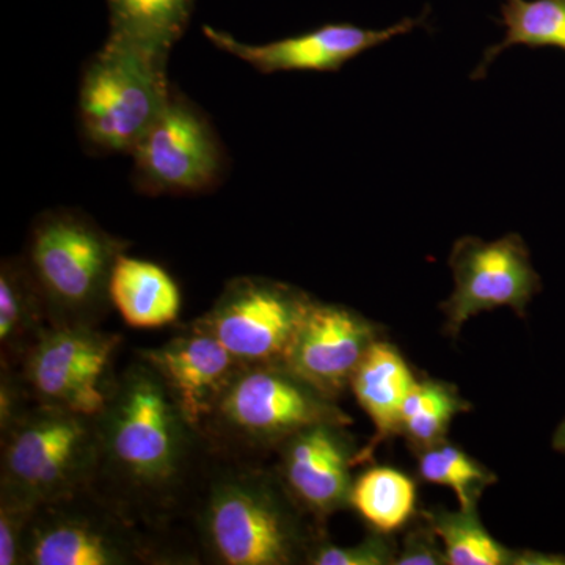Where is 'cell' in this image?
Returning <instances> with one entry per match:
<instances>
[{
    "instance_id": "1",
    "label": "cell",
    "mask_w": 565,
    "mask_h": 565,
    "mask_svg": "<svg viewBox=\"0 0 565 565\" xmlns=\"http://www.w3.org/2000/svg\"><path fill=\"white\" fill-rule=\"evenodd\" d=\"M96 423L99 493L152 530L191 514L214 452L139 356L117 375Z\"/></svg>"
},
{
    "instance_id": "2",
    "label": "cell",
    "mask_w": 565,
    "mask_h": 565,
    "mask_svg": "<svg viewBox=\"0 0 565 565\" xmlns=\"http://www.w3.org/2000/svg\"><path fill=\"white\" fill-rule=\"evenodd\" d=\"M202 559L217 565L307 564L326 537L275 467L212 457L191 511Z\"/></svg>"
},
{
    "instance_id": "3",
    "label": "cell",
    "mask_w": 565,
    "mask_h": 565,
    "mask_svg": "<svg viewBox=\"0 0 565 565\" xmlns=\"http://www.w3.org/2000/svg\"><path fill=\"white\" fill-rule=\"evenodd\" d=\"M122 512L95 487L36 505L24 565L199 564V555Z\"/></svg>"
},
{
    "instance_id": "4",
    "label": "cell",
    "mask_w": 565,
    "mask_h": 565,
    "mask_svg": "<svg viewBox=\"0 0 565 565\" xmlns=\"http://www.w3.org/2000/svg\"><path fill=\"white\" fill-rule=\"evenodd\" d=\"M128 248V241L106 232L82 211L41 212L24 258L52 326H102L114 308L111 273Z\"/></svg>"
},
{
    "instance_id": "5",
    "label": "cell",
    "mask_w": 565,
    "mask_h": 565,
    "mask_svg": "<svg viewBox=\"0 0 565 565\" xmlns=\"http://www.w3.org/2000/svg\"><path fill=\"white\" fill-rule=\"evenodd\" d=\"M318 423L351 426L352 418L286 364H250L230 385L204 437L215 456L256 460Z\"/></svg>"
},
{
    "instance_id": "6",
    "label": "cell",
    "mask_w": 565,
    "mask_h": 565,
    "mask_svg": "<svg viewBox=\"0 0 565 565\" xmlns=\"http://www.w3.org/2000/svg\"><path fill=\"white\" fill-rule=\"evenodd\" d=\"M96 416L33 404L0 434V493L39 505L95 487Z\"/></svg>"
},
{
    "instance_id": "7",
    "label": "cell",
    "mask_w": 565,
    "mask_h": 565,
    "mask_svg": "<svg viewBox=\"0 0 565 565\" xmlns=\"http://www.w3.org/2000/svg\"><path fill=\"white\" fill-rule=\"evenodd\" d=\"M169 58L107 36L82 71V139L102 154H132L172 95Z\"/></svg>"
},
{
    "instance_id": "8",
    "label": "cell",
    "mask_w": 565,
    "mask_h": 565,
    "mask_svg": "<svg viewBox=\"0 0 565 565\" xmlns=\"http://www.w3.org/2000/svg\"><path fill=\"white\" fill-rule=\"evenodd\" d=\"M121 334L102 326H51L25 355L20 371L33 403L96 416L114 392Z\"/></svg>"
},
{
    "instance_id": "9",
    "label": "cell",
    "mask_w": 565,
    "mask_h": 565,
    "mask_svg": "<svg viewBox=\"0 0 565 565\" xmlns=\"http://www.w3.org/2000/svg\"><path fill=\"white\" fill-rule=\"evenodd\" d=\"M132 181L145 195H199L221 184L226 156L210 118L172 90L132 151Z\"/></svg>"
},
{
    "instance_id": "10",
    "label": "cell",
    "mask_w": 565,
    "mask_h": 565,
    "mask_svg": "<svg viewBox=\"0 0 565 565\" xmlns=\"http://www.w3.org/2000/svg\"><path fill=\"white\" fill-rule=\"evenodd\" d=\"M315 297L274 278H232L196 321L244 366L282 363Z\"/></svg>"
},
{
    "instance_id": "11",
    "label": "cell",
    "mask_w": 565,
    "mask_h": 565,
    "mask_svg": "<svg viewBox=\"0 0 565 565\" xmlns=\"http://www.w3.org/2000/svg\"><path fill=\"white\" fill-rule=\"evenodd\" d=\"M448 264L455 277V291L440 305V310L449 337H457L475 316L497 308H511L523 318L527 305L542 288L530 248L515 233L490 243L473 236L460 237Z\"/></svg>"
},
{
    "instance_id": "12",
    "label": "cell",
    "mask_w": 565,
    "mask_h": 565,
    "mask_svg": "<svg viewBox=\"0 0 565 565\" xmlns=\"http://www.w3.org/2000/svg\"><path fill=\"white\" fill-rule=\"evenodd\" d=\"M359 451L348 424L341 423L305 427L274 451L282 484L323 531L330 516L351 508Z\"/></svg>"
},
{
    "instance_id": "13",
    "label": "cell",
    "mask_w": 565,
    "mask_h": 565,
    "mask_svg": "<svg viewBox=\"0 0 565 565\" xmlns=\"http://www.w3.org/2000/svg\"><path fill=\"white\" fill-rule=\"evenodd\" d=\"M137 356L159 375L174 404L203 435L222 397L244 367L196 319L158 348L140 349Z\"/></svg>"
},
{
    "instance_id": "14",
    "label": "cell",
    "mask_w": 565,
    "mask_h": 565,
    "mask_svg": "<svg viewBox=\"0 0 565 565\" xmlns=\"http://www.w3.org/2000/svg\"><path fill=\"white\" fill-rule=\"evenodd\" d=\"M381 340V329L344 305L313 299L282 364L338 401L351 388L352 375L367 349Z\"/></svg>"
},
{
    "instance_id": "15",
    "label": "cell",
    "mask_w": 565,
    "mask_h": 565,
    "mask_svg": "<svg viewBox=\"0 0 565 565\" xmlns=\"http://www.w3.org/2000/svg\"><path fill=\"white\" fill-rule=\"evenodd\" d=\"M427 11L418 18H404L392 28L373 31L359 25L326 24L302 35L289 36L266 44H245L230 33L204 25L203 32L218 50L228 52L263 74L289 71L334 73L363 52L385 44L394 36L405 35L426 24Z\"/></svg>"
},
{
    "instance_id": "16",
    "label": "cell",
    "mask_w": 565,
    "mask_h": 565,
    "mask_svg": "<svg viewBox=\"0 0 565 565\" xmlns=\"http://www.w3.org/2000/svg\"><path fill=\"white\" fill-rule=\"evenodd\" d=\"M416 381L418 379L397 348L382 338L364 353L352 375L351 390L356 403L373 422L375 434L356 455V467L371 462L379 446L394 435H401L404 403Z\"/></svg>"
},
{
    "instance_id": "17",
    "label": "cell",
    "mask_w": 565,
    "mask_h": 565,
    "mask_svg": "<svg viewBox=\"0 0 565 565\" xmlns=\"http://www.w3.org/2000/svg\"><path fill=\"white\" fill-rule=\"evenodd\" d=\"M111 307L134 329H159L180 318L182 296L159 264L121 255L110 278Z\"/></svg>"
},
{
    "instance_id": "18",
    "label": "cell",
    "mask_w": 565,
    "mask_h": 565,
    "mask_svg": "<svg viewBox=\"0 0 565 565\" xmlns=\"http://www.w3.org/2000/svg\"><path fill=\"white\" fill-rule=\"evenodd\" d=\"M51 326L46 305L24 255L0 263V366L20 370Z\"/></svg>"
},
{
    "instance_id": "19",
    "label": "cell",
    "mask_w": 565,
    "mask_h": 565,
    "mask_svg": "<svg viewBox=\"0 0 565 565\" xmlns=\"http://www.w3.org/2000/svg\"><path fill=\"white\" fill-rule=\"evenodd\" d=\"M110 39L170 58L188 28L193 0H107Z\"/></svg>"
},
{
    "instance_id": "20",
    "label": "cell",
    "mask_w": 565,
    "mask_h": 565,
    "mask_svg": "<svg viewBox=\"0 0 565 565\" xmlns=\"http://www.w3.org/2000/svg\"><path fill=\"white\" fill-rule=\"evenodd\" d=\"M351 508L371 531L397 533L418 514L415 481L396 468H370L353 481Z\"/></svg>"
},
{
    "instance_id": "21",
    "label": "cell",
    "mask_w": 565,
    "mask_h": 565,
    "mask_svg": "<svg viewBox=\"0 0 565 565\" xmlns=\"http://www.w3.org/2000/svg\"><path fill=\"white\" fill-rule=\"evenodd\" d=\"M503 41L484 52L478 68L471 74L475 81L486 77L494 58L508 47L523 44L537 47H557L565 52V0H505L501 6Z\"/></svg>"
},
{
    "instance_id": "22",
    "label": "cell",
    "mask_w": 565,
    "mask_h": 565,
    "mask_svg": "<svg viewBox=\"0 0 565 565\" xmlns=\"http://www.w3.org/2000/svg\"><path fill=\"white\" fill-rule=\"evenodd\" d=\"M470 411L471 404L455 385L435 379L416 381L404 403L401 435L416 455L448 440L456 416Z\"/></svg>"
},
{
    "instance_id": "23",
    "label": "cell",
    "mask_w": 565,
    "mask_h": 565,
    "mask_svg": "<svg viewBox=\"0 0 565 565\" xmlns=\"http://www.w3.org/2000/svg\"><path fill=\"white\" fill-rule=\"evenodd\" d=\"M444 544L449 565H512L514 550L490 535L473 511L430 508L422 511Z\"/></svg>"
},
{
    "instance_id": "24",
    "label": "cell",
    "mask_w": 565,
    "mask_h": 565,
    "mask_svg": "<svg viewBox=\"0 0 565 565\" xmlns=\"http://www.w3.org/2000/svg\"><path fill=\"white\" fill-rule=\"evenodd\" d=\"M418 475L424 482L444 486L456 493L463 511L478 509L479 498L487 487L498 481L497 475L468 456L462 448L445 440L416 452Z\"/></svg>"
},
{
    "instance_id": "25",
    "label": "cell",
    "mask_w": 565,
    "mask_h": 565,
    "mask_svg": "<svg viewBox=\"0 0 565 565\" xmlns=\"http://www.w3.org/2000/svg\"><path fill=\"white\" fill-rule=\"evenodd\" d=\"M399 546L390 534L375 533L351 546L334 545L322 537L307 557L308 565H394Z\"/></svg>"
},
{
    "instance_id": "26",
    "label": "cell",
    "mask_w": 565,
    "mask_h": 565,
    "mask_svg": "<svg viewBox=\"0 0 565 565\" xmlns=\"http://www.w3.org/2000/svg\"><path fill=\"white\" fill-rule=\"evenodd\" d=\"M35 505L0 493V565H24L25 537Z\"/></svg>"
},
{
    "instance_id": "27",
    "label": "cell",
    "mask_w": 565,
    "mask_h": 565,
    "mask_svg": "<svg viewBox=\"0 0 565 565\" xmlns=\"http://www.w3.org/2000/svg\"><path fill=\"white\" fill-rule=\"evenodd\" d=\"M394 565H449L440 537L422 512L408 523Z\"/></svg>"
},
{
    "instance_id": "28",
    "label": "cell",
    "mask_w": 565,
    "mask_h": 565,
    "mask_svg": "<svg viewBox=\"0 0 565 565\" xmlns=\"http://www.w3.org/2000/svg\"><path fill=\"white\" fill-rule=\"evenodd\" d=\"M33 404L21 371L0 366V434L7 433Z\"/></svg>"
},
{
    "instance_id": "29",
    "label": "cell",
    "mask_w": 565,
    "mask_h": 565,
    "mask_svg": "<svg viewBox=\"0 0 565 565\" xmlns=\"http://www.w3.org/2000/svg\"><path fill=\"white\" fill-rule=\"evenodd\" d=\"M512 565H565V556L533 550H514Z\"/></svg>"
},
{
    "instance_id": "30",
    "label": "cell",
    "mask_w": 565,
    "mask_h": 565,
    "mask_svg": "<svg viewBox=\"0 0 565 565\" xmlns=\"http://www.w3.org/2000/svg\"><path fill=\"white\" fill-rule=\"evenodd\" d=\"M552 446L556 451L565 452V418L557 426L555 435H553Z\"/></svg>"
}]
</instances>
